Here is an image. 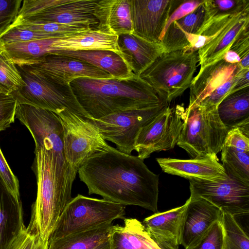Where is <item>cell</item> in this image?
Listing matches in <instances>:
<instances>
[{"label": "cell", "mask_w": 249, "mask_h": 249, "mask_svg": "<svg viewBox=\"0 0 249 249\" xmlns=\"http://www.w3.org/2000/svg\"><path fill=\"white\" fill-rule=\"evenodd\" d=\"M123 226L113 225L109 237L110 249H161L150 237L142 223L126 218Z\"/></svg>", "instance_id": "cell-27"}, {"label": "cell", "mask_w": 249, "mask_h": 249, "mask_svg": "<svg viewBox=\"0 0 249 249\" xmlns=\"http://www.w3.org/2000/svg\"><path fill=\"white\" fill-rule=\"evenodd\" d=\"M235 74L226 82L213 91L200 104L207 107H217L222 100L229 94L233 83Z\"/></svg>", "instance_id": "cell-43"}, {"label": "cell", "mask_w": 249, "mask_h": 249, "mask_svg": "<svg viewBox=\"0 0 249 249\" xmlns=\"http://www.w3.org/2000/svg\"><path fill=\"white\" fill-rule=\"evenodd\" d=\"M2 50L1 48H0V53L2 52Z\"/></svg>", "instance_id": "cell-50"}, {"label": "cell", "mask_w": 249, "mask_h": 249, "mask_svg": "<svg viewBox=\"0 0 249 249\" xmlns=\"http://www.w3.org/2000/svg\"><path fill=\"white\" fill-rule=\"evenodd\" d=\"M117 44L121 56L138 76L164 53L160 41H149L133 33L118 36Z\"/></svg>", "instance_id": "cell-19"}, {"label": "cell", "mask_w": 249, "mask_h": 249, "mask_svg": "<svg viewBox=\"0 0 249 249\" xmlns=\"http://www.w3.org/2000/svg\"><path fill=\"white\" fill-rule=\"evenodd\" d=\"M97 1V0H66L63 3L39 13L17 18L66 25H82L93 28L98 25V21L94 15V7Z\"/></svg>", "instance_id": "cell-16"}, {"label": "cell", "mask_w": 249, "mask_h": 249, "mask_svg": "<svg viewBox=\"0 0 249 249\" xmlns=\"http://www.w3.org/2000/svg\"><path fill=\"white\" fill-rule=\"evenodd\" d=\"M25 228L20 196L9 189L0 175V249H8Z\"/></svg>", "instance_id": "cell-21"}, {"label": "cell", "mask_w": 249, "mask_h": 249, "mask_svg": "<svg viewBox=\"0 0 249 249\" xmlns=\"http://www.w3.org/2000/svg\"><path fill=\"white\" fill-rule=\"evenodd\" d=\"M223 59L226 62L230 64L239 63L241 60V58L239 55L231 50H229L225 53Z\"/></svg>", "instance_id": "cell-47"}, {"label": "cell", "mask_w": 249, "mask_h": 249, "mask_svg": "<svg viewBox=\"0 0 249 249\" xmlns=\"http://www.w3.org/2000/svg\"><path fill=\"white\" fill-rule=\"evenodd\" d=\"M185 112L182 105H169L142 127L135 143L138 157L144 160L155 152L174 148L183 127Z\"/></svg>", "instance_id": "cell-11"}, {"label": "cell", "mask_w": 249, "mask_h": 249, "mask_svg": "<svg viewBox=\"0 0 249 249\" xmlns=\"http://www.w3.org/2000/svg\"><path fill=\"white\" fill-rule=\"evenodd\" d=\"M17 67L24 82L12 94L18 104H25L58 113L64 109L83 117L91 118L78 103L70 85L53 83L28 69Z\"/></svg>", "instance_id": "cell-7"}, {"label": "cell", "mask_w": 249, "mask_h": 249, "mask_svg": "<svg viewBox=\"0 0 249 249\" xmlns=\"http://www.w3.org/2000/svg\"><path fill=\"white\" fill-rule=\"evenodd\" d=\"M217 112L228 128L237 127L249 137V87L227 95L218 105Z\"/></svg>", "instance_id": "cell-28"}, {"label": "cell", "mask_w": 249, "mask_h": 249, "mask_svg": "<svg viewBox=\"0 0 249 249\" xmlns=\"http://www.w3.org/2000/svg\"><path fill=\"white\" fill-rule=\"evenodd\" d=\"M230 129L220 120L217 107L201 104L185 109L183 127L177 144L192 159L218 160Z\"/></svg>", "instance_id": "cell-4"}, {"label": "cell", "mask_w": 249, "mask_h": 249, "mask_svg": "<svg viewBox=\"0 0 249 249\" xmlns=\"http://www.w3.org/2000/svg\"><path fill=\"white\" fill-rule=\"evenodd\" d=\"M241 68L223 59L200 69L190 86L188 110L198 106L213 91L229 80Z\"/></svg>", "instance_id": "cell-18"}, {"label": "cell", "mask_w": 249, "mask_h": 249, "mask_svg": "<svg viewBox=\"0 0 249 249\" xmlns=\"http://www.w3.org/2000/svg\"><path fill=\"white\" fill-rule=\"evenodd\" d=\"M37 196L32 206L28 229L48 242L65 208L72 199V186L76 176L59 172L52 153L35 148Z\"/></svg>", "instance_id": "cell-3"}, {"label": "cell", "mask_w": 249, "mask_h": 249, "mask_svg": "<svg viewBox=\"0 0 249 249\" xmlns=\"http://www.w3.org/2000/svg\"><path fill=\"white\" fill-rule=\"evenodd\" d=\"M249 26V11L243 12L224 28L212 36V38L197 51L200 68L223 59L237 36Z\"/></svg>", "instance_id": "cell-22"}, {"label": "cell", "mask_w": 249, "mask_h": 249, "mask_svg": "<svg viewBox=\"0 0 249 249\" xmlns=\"http://www.w3.org/2000/svg\"><path fill=\"white\" fill-rule=\"evenodd\" d=\"M239 65L242 69L249 68V54L246 55L241 59Z\"/></svg>", "instance_id": "cell-48"}, {"label": "cell", "mask_w": 249, "mask_h": 249, "mask_svg": "<svg viewBox=\"0 0 249 249\" xmlns=\"http://www.w3.org/2000/svg\"><path fill=\"white\" fill-rule=\"evenodd\" d=\"M118 36L97 28H90L57 38L52 47L56 51L108 50L120 55L117 44Z\"/></svg>", "instance_id": "cell-24"}, {"label": "cell", "mask_w": 249, "mask_h": 249, "mask_svg": "<svg viewBox=\"0 0 249 249\" xmlns=\"http://www.w3.org/2000/svg\"><path fill=\"white\" fill-rule=\"evenodd\" d=\"M183 218L180 245L184 249L195 247L212 225L220 217L222 211L202 198H189Z\"/></svg>", "instance_id": "cell-15"}, {"label": "cell", "mask_w": 249, "mask_h": 249, "mask_svg": "<svg viewBox=\"0 0 249 249\" xmlns=\"http://www.w3.org/2000/svg\"><path fill=\"white\" fill-rule=\"evenodd\" d=\"M199 61L197 51L183 49L163 53L139 77L161 99L170 103L190 88Z\"/></svg>", "instance_id": "cell-5"}, {"label": "cell", "mask_w": 249, "mask_h": 249, "mask_svg": "<svg viewBox=\"0 0 249 249\" xmlns=\"http://www.w3.org/2000/svg\"><path fill=\"white\" fill-rule=\"evenodd\" d=\"M230 50L236 52L241 59L249 54V26L246 27L237 36Z\"/></svg>", "instance_id": "cell-45"}, {"label": "cell", "mask_w": 249, "mask_h": 249, "mask_svg": "<svg viewBox=\"0 0 249 249\" xmlns=\"http://www.w3.org/2000/svg\"><path fill=\"white\" fill-rule=\"evenodd\" d=\"M78 174L89 195L158 212L159 175L151 171L138 156L112 147L86 160Z\"/></svg>", "instance_id": "cell-1"}, {"label": "cell", "mask_w": 249, "mask_h": 249, "mask_svg": "<svg viewBox=\"0 0 249 249\" xmlns=\"http://www.w3.org/2000/svg\"><path fill=\"white\" fill-rule=\"evenodd\" d=\"M113 225L106 223L55 239H50L48 249H94L109 240Z\"/></svg>", "instance_id": "cell-29"}, {"label": "cell", "mask_w": 249, "mask_h": 249, "mask_svg": "<svg viewBox=\"0 0 249 249\" xmlns=\"http://www.w3.org/2000/svg\"><path fill=\"white\" fill-rule=\"evenodd\" d=\"M203 3L193 12L169 25L160 40L164 53L190 50L188 35L196 34L201 27L205 15Z\"/></svg>", "instance_id": "cell-25"}, {"label": "cell", "mask_w": 249, "mask_h": 249, "mask_svg": "<svg viewBox=\"0 0 249 249\" xmlns=\"http://www.w3.org/2000/svg\"><path fill=\"white\" fill-rule=\"evenodd\" d=\"M52 53L63 55L84 61L106 71L113 78L128 79L135 76L122 57L108 50L56 51Z\"/></svg>", "instance_id": "cell-26"}, {"label": "cell", "mask_w": 249, "mask_h": 249, "mask_svg": "<svg viewBox=\"0 0 249 249\" xmlns=\"http://www.w3.org/2000/svg\"><path fill=\"white\" fill-rule=\"evenodd\" d=\"M94 15L98 21L96 28L119 36L133 33L129 0H98Z\"/></svg>", "instance_id": "cell-23"}, {"label": "cell", "mask_w": 249, "mask_h": 249, "mask_svg": "<svg viewBox=\"0 0 249 249\" xmlns=\"http://www.w3.org/2000/svg\"><path fill=\"white\" fill-rule=\"evenodd\" d=\"M94 249H110L109 239Z\"/></svg>", "instance_id": "cell-49"}, {"label": "cell", "mask_w": 249, "mask_h": 249, "mask_svg": "<svg viewBox=\"0 0 249 249\" xmlns=\"http://www.w3.org/2000/svg\"><path fill=\"white\" fill-rule=\"evenodd\" d=\"M10 26L61 36L92 28L82 25H66L51 22L27 20L18 18H17Z\"/></svg>", "instance_id": "cell-33"}, {"label": "cell", "mask_w": 249, "mask_h": 249, "mask_svg": "<svg viewBox=\"0 0 249 249\" xmlns=\"http://www.w3.org/2000/svg\"><path fill=\"white\" fill-rule=\"evenodd\" d=\"M63 129V149L69 164L78 170L92 156L112 148L90 118L67 109L59 112Z\"/></svg>", "instance_id": "cell-8"}, {"label": "cell", "mask_w": 249, "mask_h": 249, "mask_svg": "<svg viewBox=\"0 0 249 249\" xmlns=\"http://www.w3.org/2000/svg\"><path fill=\"white\" fill-rule=\"evenodd\" d=\"M225 240L226 249H249V238L236 217L222 211L220 217Z\"/></svg>", "instance_id": "cell-31"}, {"label": "cell", "mask_w": 249, "mask_h": 249, "mask_svg": "<svg viewBox=\"0 0 249 249\" xmlns=\"http://www.w3.org/2000/svg\"><path fill=\"white\" fill-rule=\"evenodd\" d=\"M61 36L10 26L0 35V44H11L38 39L59 38Z\"/></svg>", "instance_id": "cell-35"}, {"label": "cell", "mask_w": 249, "mask_h": 249, "mask_svg": "<svg viewBox=\"0 0 249 249\" xmlns=\"http://www.w3.org/2000/svg\"><path fill=\"white\" fill-rule=\"evenodd\" d=\"M191 249H226L224 232L220 219L212 225L198 244Z\"/></svg>", "instance_id": "cell-36"}, {"label": "cell", "mask_w": 249, "mask_h": 249, "mask_svg": "<svg viewBox=\"0 0 249 249\" xmlns=\"http://www.w3.org/2000/svg\"><path fill=\"white\" fill-rule=\"evenodd\" d=\"M217 181L190 179L191 198H202L234 217L249 213V184L227 175Z\"/></svg>", "instance_id": "cell-12"}, {"label": "cell", "mask_w": 249, "mask_h": 249, "mask_svg": "<svg viewBox=\"0 0 249 249\" xmlns=\"http://www.w3.org/2000/svg\"><path fill=\"white\" fill-rule=\"evenodd\" d=\"M18 103L12 94L0 93V131H3L14 123Z\"/></svg>", "instance_id": "cell-39"}, {"label": "cell", "mask_w": 249, "mask_h": 249, "mask_svg": "<svg viewBox=\"0 0 249 249\" xmlns=\"http://www.w3.org/2000/svg\"><path fill=\"white\" fill-rule=\"evenodd\" d=\"M221 160L227 175L249 184V152L223 146Z\"/></svg>", "instance_id": "cell-30"}, {"label": "cell", "mask_w": 249, "mask_h": 249, "mask_svg": "<svg viewBox=\"0 0 249 249\" xmlns=\"http://www.w3.org/2000/svg\"><path fill=\"white\" fill-rule=\"evenodd\" d=\"M223 146L249 152V137L245 135L237 127L230 129L227 134Z\"/></svg>", "instance_id": "cell-42"}, {"label": "cell", "mask_w": 249, "mask_h": 249, "mask_svg": "<svg viewBox=\"0 0 249 249\" xmlns=\"http://www.w3.org/2000/svg\"><path fill=\"white\" fill-rule=\"evenodd\" d=\"M204 19L218 15H236L249 11V0H208L203 3Z\"/></svg>", "instance_id": "cell-34"}, {"label": "cell", "mask_w": 249, "mask_h": 249, "mask_svg": "<svg viewBox=\"0 0 249 249\" xmlns=\"http://www.w3.org/2000/svg\"><path fill=\"white\" fill-rule=\"evenodd\" d=\"M203 1L204 0H202L182 1L181 3L170 14L160 36V41L162 38L169 25L173 22L178 20L191 13L201 5Z\"/></svg>", "instance_id": "cell-41"}, {"label": "cell", "mask_w": 249, "mask_h": 249, "mask_svg": "<svg viewBox=\"0 0 249 249\" xmlns=\"http://www.w3.org/2000/svg\"><path fill=\"white\" fill-rule=\"evenodd\" d=\"M133 33L151 42L160 41L167 21L179 4L174 0H129Z\"/></svg>", "instance_id": "cell-14"}, {"label": "cell", "mask_w": 249, "mask_h": 249, "mask_svg": "<svg viewBox=\"0 0 249 249\" xmlns=\"http://www.w3.org/2000/svg\"><path fill=\"white\" fill-rule=\"evenodd\" d=\"M70 85L81 107L95 119L166 102L136 75L124 79L80 78L71 81Z\"/></svg>", "instance_id": "cell-2"}, {"label": "cell", "mask_w": 249, "mask_h": 249, "mask_svg": "<svg viewBox=\"0 0 249 249\" xmlns=\"http://www.w3.org/2000/svg\"><path fill=\"white\" fill-rule=\"evenodd\" d=\"M66 1V0H24L22 1L17 17L33 15L63 3Z\"/></svg>", "instance_id": "cell-40"}, {"label": "cell", "mask_w": 249, "mask_h": 249, "mask_svg": "<svg viewBox=\"0 0 249 249\" xmlns=\"http://www.w3.org/2000/svg\"><path fill=\"white\" fill-rule=\"evenodd\" d=\"M125 209L119 203L78 194L65 208L49 239L123 219Z\"/></svg>", "instance_id": "cell-6"}, {"label": "cell", "mask_w": 249, "mask_h": 249, "mask_svg": "<svg viewBox=\"0 0 249 249\" xmlns=\"http://www.w3.org/2000/svg\"><path fill=\"white\" fill-rule=\"evenodd\" d=\"M48 242L43 241L38 234L25 228L17 236L8 249H48Z\"/></svg>", "instance_id": "cell-37"}, {"label": "cell", "mask_w": 249, "mask_h": 249, "mask_svg": "<svg viewBox=\"0 0 249 249\" xmlns=\"http://www.w3.org/2000/svg\"><path fill=\"white\" fill-rule=\"evenodd\" d=\"M16 118L31 133L36 149L44 148L51 151L54 161L60 168L74 169L69 164L65 157L63 129L56 113L48 109L18 104Z\"/></svg>", "instance_id": "cell-10"}, {"label": "cell", "mask_w": 249, "mask_h": 249, "mask_svg": "<svg viewBox=\"0 0 249 249\" xmlns=\"http://www.w3.org/2000/svg\"><path fill=\"white\" fill-rule=\"evenodd\" d=\"M189 202L167 211L154 213L142 222L150 237L161 249H178L181 225Z\"/></svg>", "instance_id": "cell-17"}, {"label": "cell", "mask_w": 249, "mask_h": 249, "mask_svg": "<svg viewBox=\"0 0 249 249\" xmlns=\"http://www.w3.org/2000/svg\"><path fill=\"white\" fill-rule=\"evenodd\" d=\"M24 85V82L17 65L2 51L0 53V93L12 94Z\"/></svg>", "instance_id": "cell-32"}, {"label": "cell", "mask_w": 249, "mask_h": 249, "mask_svg": "<svg viewBox=\"0 0 249 249\" xmlns=\"http://www.w3.org/2000/svg\"><path fill=\"white\" fill-rule=\"evenodd\" d=\"M22 1V0H0V35L16 20Z\"/></svg>", "instance_id": "cell-38"}, {"label": "cell", "mask_w": 249, "mask_h": 249, "mask_svg": "<svg viewBox=\"0 0 249 249\" xmlns=\"http://www.w3.org/2000/svg\"><path fill=\"white\" fill-rule=\"evenodd\" d=\"M249 68L240 69L234 76V80L229 94L249 87Z\"/></svg>", "instance_id": "cell-46"}, {"label": "cell", "mask_w": 249, "mask_h": 249, "mask_svg": "<svg viewBox=\"0 0 249 249\" xmlns=\"http://www.w3.org/2000/svg\"><path fill=\"white\" fill-rule=\"evenodd\" d=\"M170 103L121 111L98 119L90 118L106 140L114 143L119 151L131 155L140 129L161 113Z\"/></svg>", "instance_id": "cell-9"}, {"label": "cell", "mask_w": 249, "mask_h": 249, "mask_svg": "<svg viewBox=\"0 0 249 249\" xmlns=\"http://www.w3.org/2000/svg\"><path fill=\"white\" fill-rule=\"evenodd\" d=\"M25 66L50 81L62 85H69L71 81L80 78H113L88 62L58 54L49 53L40 62Z\"/></svg>", "instance_id": "cell-13"}, {"label": "cell", "mask_w": 249, "mask_h": 249, "mask_svg": "<svg viewBox=\"0 0 249 249\" xmlns=\"http://www.w3.org/2000/svg\"><path fill=\"white\" fill-rule=\"evenodd\" d=\"M156 160L165 173L189 180L217 181L225 180L228 176L218 160L212 158L190 160L157 158Z\"/></svg>", "instance_id": "cell-20"}, {"label": "cell", "mask_w": 249, "mask_h": 249, "mask_svg": "<svg viewBox=\"0 0 249 249\" xmlns=\"http://www.w3.org/2000/svg\"><path fill=\"white\" fill-rule=\"evenodd\" d=\"M0 175L9 189L20 196L19 182L7 162L0 147Z\"/></svg>", "instance_id": "cell-44"}]
</instances>
